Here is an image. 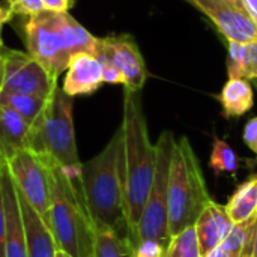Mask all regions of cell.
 Segmentation results:
<instances>
[{"mask_svg": "<svg viewBox=\"0 0 257 257\" xmlns=\"http://www.w3.org/2000/svg\"><path fill=\"white\" fill-rule=\"evenodd\" d=\"M80 184L95 227H108L128 236L120 126L98 155L81 164Z\"/></svg>", "mask_w": 257, "mask_h": 257, "instance_id": "cell-1", "label": "cell"}, {"mask_svg": "<svg viewBox=\"0 0 257 257\" xmlns=\"http://www.w3.org/2000/svg\"><path fill=\"white\" fill-rule=\"evenodd\" d=\"M120 128L123 133L125 214L128 238H131L140 221L155 169V145L149 139L140 92L123 90V119Z\"/></svg>", "mask_w": 257, "mask_h": 257, "instance_id": "cell-2", "label": "cell"}, {"mask_svg": "<svg viewBox=\"0 0 257 257\" xmlns=\"http://www.w3.org/2000/svg\"><path fill=\"white\" fill-rule=\"evenodd\" d=\"M48 227L59 251L71 257H95V224L84 202L80 173L56 164Z\"/></svg>", "mask_w": 257, "mask_h": 257, "instance_id": "cell-3", "label": "cell"}, {"mask_svg": "<svg viewBox=\"0 0 257 257\" xmlns=\"http://www.w3.org/2000/svg\"><path fill=\"white\" fill-rule=\"evenodd\" d=\"M206 181L188 137L176 140L169 178V233L170 238L196 224L211 202Z\"/></svg>", "mask_w": 257, "mask_h": 257, "instance_id": "cell-4", "label": "cell"}, {"mask_svg": "<svg viewBox=\"0 0 257 257\" xmlns=\"http://www.w3.org/2000/svg\"><path fill=\"white\" fill-rule=\"evenodd\" d=\"M72 105V96L66 95L57 84L44 111L30 125L27 149L68 172L80 173L83 163L77 152Z\"/></svg>", "mask_w": 257, "mask_h": 257, "instance_id": "cell-5", "label": "cell"}, {"mask_svg": "<svg viewBox=\"0 0 257 257\" xmlns=\"http://www.w3.org/2000/svg\"><path fill=\"white\" fill-rule=\"evenodd\" d=\"M175 136L164 131L155 143V169L151 190L140 217V221L130 238L136 245L143 239H157L166 245L170 242L169 233V178L172 154L175 148Z\"/></svg>", "mask_w": 257, "mask_h": 257, "instance_id": "cell-6", "label": "cell"}, {"mask_svg": "<svg viewBox=\"0 0 257 257\" xmlns=\"http://www.w3.org/2000/svg\"><path fill=\"white\" fill-rule=\"evenodd\" d=\"M6 166L17 191L48 224L54 163L32 149H23L6 161Z\"/></svg>", "mask_w": 257, "mask_h": 257, "instance_id": "cell-7", "label": "cell"}, {"mask_svg": "<svg viewBox=\"0 0 257 257\" xmlns=\"http://www.w3.org/2000/svg\"><path fill=\"white\" fill-rule=\"evenodd\" d=\"M27 53L35 57L56 80L66 71L71 54L66 48L63 33L56 12H42L27 18L24 24Z\"/></svg>", "mask_w": 257, "mask_h": 257, "instance_id": "cell-8", "label": "cell"}, {"mask_svg": "<svg viewBox=\"0 0 257 257\" xmlns=\"http://www.w3.org/2000/svg\"><path fill=\"white\" fill-rule=\"evenodd\" d=\"M5 54V81L2 93H21L50 98L59 84L54 77L29 53L8 50Z\"/></svg>", "mask_w": 257, "mask_h": 257, "instance_id": "cell-9", "label": "cell"}, {"mask_svg": "<svg viewBox=\"0 0 257 257\" xmlns=\"http://www.w3.org/2000/svg\"><path fill=\"white\" fill-rule=\"evenodd\" d=\"M205 14L227 41L257 42V21L245 0H187Z\"/></svg>", "mask_w": 257, "mask_h": 257, "instance_id": "cell-10", "label": "cell"}, {"mask_svg": "<svg viewBox=\"0 0 257 257\" xmlns=\"http://www.w3.org/2000/svg\"><path fill=\"white\" fill-rule=\"evenodd\" d=\"M96 57L108 62L125 77V89L140 92L148 78V69L140 48L131 35H111L99 38Z\"/></svg>", "mask_w": 257, "mask_h": 257, "instance_id": "cell-11", "label": "cell"}, {"mask_svg": "<svg viewBox=\"0 0 257 257\" xmlns=\"http://www.w3.org/2000/svg\"><path fill=\"white\" fill-rule=\"evenodd\" d=\"M104 66L99 59L89 53L75 54L68 68L63 80V92L69 96L90 95L104 84Z\"/></svg>", "mask_w": 257, "mask_h": 257, "instance_id": "cell-12", "label": "cell"}, {"mask_svg": "<svg viewBox=\"0 0 257 257\" xmlns=\"http://www.w3.org/2000/svg\"><path fill=\"white\" fill-rule=\"evenodd\" d=\"M3 181V200L6 212V257H27L26 235L23 217L20 209V199L17 187L11 178L6 163L2 170Z\"/></svg>", "mask_w": 257, "mask_h": 257, "instance_id": "cell-13", "label": "cell"}, {"mask_svg": "<svg viewBox=\"0 0 257 257\" xmlns=\"http://www.w3.org/2000/svg\"><path fill=\"white\" fill-rule=\"evenodd\" d=\"M18 199L26 235L27 257H57L59 250L48 224L20 193Z\"/></svg>", "mask_w": 257, "mask_h": 257, "instance_id": "cell-14", "label": "cell"}, {"mask_svg": "<svg viewBox=\"0 0 257 257\" xmlns=\"http://www.w3.org/2000/svg\"><path fill=\"white\" fill-rule=\"evenodd\" d=\"M233 224L235 223L230 220L226 205H220L218 202L211 199V202L202 211L194 224L202 256H206L209 251L217 248L229 235Z\"/></svg>", "mask_w": 257, "mask_h": 257, "instance_id": "cell-15", "label": "cell"}, {"mask_svg": "<svg viewBox=\"0 0 257 257\" xmlns=\"http://www.w3.org/2000/svg\"><path fill=\"white\" fill-rule=\"evenodd\" d=\"M30 125L14 110L0 104V157L6 163L27 149Z\"/></svg>", "mask_w": 257, "mask_h": 257, "instance_id": "cell-16", "label": "cell"}, {"mask_svg": "<svg viewBox=\"0 0 257 257\" xmlns=\"http://www.w3.org/2000/svg\"><path fill=\"white\" fill-rule=\"evenodd\" d=\"M226 119L241 117L253 108L254 93L248 80L229 78L218 96Z\"/></svg>", "mask_w": 257, "mask_h": 257, "instance_id": "cell-17", "label": "cell"}, {"mask_svg": "<svg viewBox=\"0 0 257 257\" xmlns=\"http://www.w3.org/2000/svg\"><path fill=\"white\" fill-rule=\"evenodd\" d=\"M227 214L230 220L236 223L247 221L257 212V173L248 176L242 184L238 185V188L233 191V194L229 197V202L226 205Z\"/></svg>", "mask_w": 257, "mask_h": 257, "instance_id": "cell-18", "label": "cell"}, {"mask_svg": "<svg viewBox=\"0 0 257 257\" xmlns=\"http://www.w3.org/2000/svg\"><path fill=\"white\" fill-rule=\"evenodd\" d=\"M229 42L227 74L229 78L254 80L257 72V42Z\"/></svg>", "mask_w": 257, "mask_h": 257, "instance_id": "cell-19", "label": "cell"}, {"mask_svg": "<svg viewBox=\"0 0 257 257\" xmlns=\"http://www.w3.org/2000/svg\"><path fill=\"white\" fill-rule=\"evenodd\" d=\"M95 257H134V247L126 235L95 227Z\"/></svg>", "mask_w": 257, "mask_h": 257, "instance_id": "cell-20", "label": "cell"}, {"mask_svg": "<svg viewBox=\"0 0 257 257\" xmlns=\"http://www.w3.org/2000/svg\"><path fill=\"white\" fill-rule=\"evenodd\" d=\"M48 98H41L35 95H21V93H2L0 104L9 107L17 114H20L29 125H32L44 111Z\"/></svg>", "mask_w": 257, "mask_h": 257, "instance_id": "cell-21", "label": "cell"}, {"mask_svg": "<svg viewBox=\"0 0 257 257\" xmlns=\"http://www.w3.org/2000/svg\"><path fill=\"white\" fill-rule=\"evenodd\" d=\"M209 166L214 170L215 176L221 173H229L232 176H236L239 169V157L227 142H224L220 137H214Z\"/></svg>", "mask_w": 257, "mask_h": 257, "instance_id": "cell-22", "label": "cell"}, {"mask_svg": "<svg viewBox=\"0 0 257 257\" xmlns=\"http://www.w3.org/2000/svg\"><path fill=\"white\" fill-rule=\"evenodd\" d=\"M166 257H203L194 224L170 238Z\"/></svg>", "mask_w": 257, "mask_h": 257, "instance_id": "cell-23", "label": "cell"}, {"mask_svg": "<svg viewBox=\"0 0 257 257\" xmlns=\"http://www.w3.org/2000/svg\"><path fill=\"white\" fill-rule=\"evenodd\" d=\"M247 227H248V220L247 221H242V223L233 224V227L229 232V235L220 244L221 248L230 257H241L242 247H244V242H245Z\"/></svg>", "mask_w": 257, "mask_h": 257, "instance_id": "cell-24", "label": "cell"}, {"mask_svg": "<svg viewBox=\"0 0 257 257\" xmlns=\"http://www.w3.org/2000/svg\"><path fill=\"white\" fill-rule=\"evenodd\" d=\"M6 3L9 5L14 17L20 15V17H36L45 11V6L42 3V0H6Z\"/></svg>", "mask_w": 257, "mask_h": 257, "instance_id": "cell-25", "label": "cell"}, {"mask_svg": "<svg viewBox=\"0 0 257 257\" xmlns=\"http://www.w3.org/2000/svg\"><path fill=\"white\" fill-rule=\"evenodd\" d=\"M134 247V257H166L167 245L157 239L139 241Z\"/></svg>", "mask_w": 257, "mask_h": 257, "instance_id": "cell-26", "label": "cell"}, {"mask_svg": "<svg viewBox=\"0 0 257 257\" xmlns=\"http://www.w3.org/2000/svg\"><path fill=\"white\" fill-rule=\"evenodd\" d=\"M3 164H0V257H6V212H5L3 181H2Z\"/></svg>", "mask_w": 257, "mask_h": 257, "instance_id": "cell-27", "label": "cell"}, {"mask_svg": "<svg viewBox=\"0 0 257 257\" xmlns=\"http://www.w3.org/2000/svg\"><path fill=\"white\" fill-rule=\"evenodd\" d=\"M101 63L104 66V74H102L104 83H108V84H123L125 86V77H123V74L116 66H113L108 62H101Z\"/></svg>", "mask_w": 257, "mask_h": 257, "instance_id": "cell-28", "label": "cell"}, {"mask_svg": "<svg viewBox=\"0 0 257 257\" xmlns=\"http://www.w3.org/2000/svg\"><path fill=\"white\" fill-rule=\"evenodd\" d=\"M244 143L257 155V117H251L244 128Z\"/></svg>", "mask_w": 257, "mask_h": 257, "instance_id": "cell-29", "label": "cell"}, {"mask_svg": "<svg viewBox=\"0 0 257 257\" xmlns=\"http://www.w3.org/2000/svg\"><path fill=\"white\" fill-rule=\"evenodd\" d=\"M42 3H44L47 12L63 14V12H68L72 8L74 0H42Z\"/></svg>", "mask_w": 257, "mask_h": 257, "instance_id": "cell-30", "label": "cell"}, {"mask_svg": "<svg viewBox=\"0 0 257 257\" xmlns=\"http://www.w3.org/2000/svg\"><path fill=\"white\" fill-rule=\"evenodd\" d=\"M12 18H14V14H12L9 5L6 3V0H5V3H0V32H2V27L6 23H9Z\"/></svg>", "mask_w": 257, "mask_h": 257, "instance_id": "cell-31", "label": "cell"}, {"mask_svg": "<svg viewBox=\"0 0 257 257\" xmlns=\"http://www.w3.org/2000/svg\"><path fill=\"white\" fill-rule=\"evenodd\" d=\"M5 81V54H3V44L0 39V90Z\"/></svg>", "mask_w": 257, "mask_h": 257, "instance_id": "cell-32", "label": "cell"}, {"mask_svg": "<svg viewBox=\"0 0 257 257\" xmlns=\"http://www.w3.org/2000/svg\"><path fill=\"white\" fill-rule=\"evenodd\" d=\"M203 257H230L223 248H221V245H218L217 248H214L212 251H209L206 256H203Z\"/></svg>", "mask_w": 257, "mask_h": 257, "instance_id": "cell-33", "label": "cell"}, {"mask_svg": "<svg viewBox=\"0 0 257 257\" xmlns=\"http://www.w3.org/2000/svg\"><path fill=\"white\" fill-rule=\"evenodd\" d=\"M245 3H247L250 12L253 14V17L256 18L257 21V0H245Z\"/></svg>", "mask_w": 257, "mask_h": 257, "instance_id": "cell-34", "label": "cell"}, {"mask_svg": "<svg viewBox=\"0 0 257 257\" xmlns=\"http://www.w3.org/2000/svg\"><path fill=\"white\" fill-rule=\"evenodd\" d=\"M57 257H71L69 254L63 253V251H57Z\"/></svg>", "mask_w": 257, "mask_h": 257, "instance_id": "cell-35", "label": "cell"}, {"mask_svg": "<svg viewBox=\"0 0 257 257\" xmlns=\"http://www.w3.org/2000/svg\"><path fill=\"white\" fill-rule=\"evenodd\" d=\"M253 257H257V236H256V242H254V251H253Z\"/></svg>", "mask_w": 257, "mask_h": 257, "instance_id": "cell-36", "label": "cell"}, {"mask_svg": "<svg viewBox=\"0 0 257 257\" xmlns=\"http://www.w3.org/2000/svg\"><path fill=\"white\" fill-rule=\"evenodd\" d=\"M3 163H5V161H3V160H2V157H0V164H3Z\"/></svg>", "mask_w": 257, "mask_h": 257, "instance_id": "cell-37", "label": "cell"}, {"mask_svg": "<svg viewBox=\"0 0 257 257\" xmlns=\"http://www.w3.org/2000/svg\"><path fill=\"white\" fill-rule=\"evenodd\" d=\"M254 80H257V72H256V77H254Z\"/></svg>", "mask_w": 257, "mask_h": 257, "instance_id": "cell-38", "label": "cell"}]
</instances>
